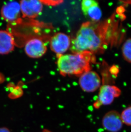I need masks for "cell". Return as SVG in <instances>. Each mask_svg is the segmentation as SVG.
Returning a JSON list of instances; mask_svg holds the SVG:
<instances>
[{
	"instance_id": "obj_9",
	"label": "cell",
	"mask_w": 131,
	"mask_h": 132,
	"mask_svg": "<svg viewBox=\"0 0 131 132\" xmlns=\"http://www.w3.org/2000/svg\"><path fill=\"white\" fill-rule=\"evenodd\" d=\"M21 10L24 17L35 18L39 15L43 10V3L37 0H24L21 1Z\"/></svg>"
},
{
	"instance_id": "obj_5",
	"label": "cell",
	"mask_w": 131,
	"mask_h": 132,
	"mask_svg": "<svg viewBox=\"0 0 131 132\" xmlns=\"http://www.w3.org/2000/svg\"><path fill=\"white\" fill-rule=\"evenodd\" d=\"M70 39L68 35L58 32L54 35L50 42L51 50L58 56L63 55L70 47Z\"/></svg>"
},
{
	"instance_id": "obj_1",
	"label": "cell",
	"mask_w": 131,
	"mask_h": 132,
	"mask_svg": "<svg viewBox=\"0 0 131 132\" xmlns=\"http://www.w3.org/2000/svg\"><path fill=\"white\" fill-rule=\"evenodd\" d=\"M109 26L107 22L83 23L71 42L70 48L73 54L85 51L92 54L103 51L108 45Z\"/></svg>"
},
{
	"instance_id": "obj_3",
	"label": "cell",
	"mask_w": 131,
	"mask_h": 132,
	"mask_svg": "<svg viewBox=\"0 0 131 132\" xmlns=\"http://www.w3.org/2000/svg\"><path fill=\"white\" fill-rule=\"evenodd\" d=\"M121 94L120 89L115 86L103 85L100 88L98 98L93 104L94 107L98 109L102 105L111 104L115 98L119 97Z\"/></svg>"
},
{
	"instance_id": "obj_4",
	"label": "cell",
	"mask_w": 131,
	"mask_h": 132,
	"mask_svg": "<svg viewBox=\"0 0 131 132\" xmlns=\"http://www.w3.org/2000/svg\"><path fill=\"white\" fill-rule=\"evenodd\" d=\"M79 84L85 92H93L100 87L101 79L96 72L89 71L80 75Z\"/></svg>"
},
{
	"instance_id": "obj_13",
	"label": "cell",
	"mask_w": 131,
	"mask_h": 132,
	"mask_svg": "<svg viewBox=\"0 0 131 132\" xmlns=\"http://www.w3.org/2000/svg\"><path fill=\"white\" fill-rule=\"evenodd\" d=\"M120 116L123 124L131 126V106L124 110L120 114Z\"/></svg>"
},
{
	"instance_id": "obj_7",
	"label": "cell",
	"mask_w": 131,
	"mask_h": 132,
	"mask_svg": "<svg viewBox=\"0 0 131 132\" xmlns=\"http://www.w3.org/2000/svg\"><path fill=\"white\" fill-rule=\"evenodd\" d=\"M24 49L25 53L30 57L39 58L46 53L47 47L41 39L33 38L27 42Z\"/></svg>"
},
{
	"instance_id": "obj_11",
	"label": "cell",
	"mask_w": 131,
	"mask_h": 132,
	"mask_svg": "<svg viewBox=\"0 0 131 132\" xmlns=\"http://www.w3.org/2000/svg\"><path fill=\"white\" fill-rule=\"evenodd\" d=\"M86 15H88L93 21H98L100 20L102 16L101 10L98 5H95L89 8Z\"/></svg>"
},
{
	"instance_id": "obj_8",
	"label": "cell",
	"mask_w": 131,
	"mask_h": 132,
	"mask_svg": "<svg viewBox=\"0 0 131 132\" xmlns=\"http://www.w3.org/2000/svg\"><path fill=\"white\" fill-rule=\"evenodd\" d=\"M21 12L20 3L17 1H11L4 4L1 9V16L8 22H15L20 17Z\"/></svg>"
},
{
	"instance_id": "obj_14",
	"label": "cell",
	"mask_w": 131,
	"mask_h": 132,
	"mask_svg": "<svg viewBox=\"0 0 131 132\" xmlns=\"http://www.w3.org/2000/svg\"><path fill=\"white\" fill-rule=\"evenodd\" d=\"M98 3L96 1L93 0H83L82 1V10L84 15H87L88 10L95 5H98Z\"/></svg>"
},
{
	"instance_id": "obj_15",
	"label": "cell",
	"mask_w": 131,
	"mask_h": 132,
	"mask_svg": "<svg viewBox=\"0 0 131 132\" xmlns=\"http://www.w3.org/2000/svg\"><path fill=\"white\" fill-rule=\"evenodd\" d=\"M0 132H11L9 129L5 127H0Z\"/></svg>"
},
{
	"instance_id": "obj_2",
	"label": "cell",
	"mask_w": 131,
	"mask_h": 132,
	"mask_svg": "<svg viewBox=\"0 0 131 132\" xmlns=\"http://www.w3.org/2000/svg\"><path fill=\"white\" fill-rule=\"evenodd\" d=\"M93 54L88 51L78 53L61 55L58 56L57 65L63 75H80L91 71Z\"/></svg>"
},
{
	"instance_id": "obj_6",
	"label": "cell",
	"mask_w": 131,
	"mask_h": 132,
	"mask_svg": "<svg viewBox=\"0 0 131 132\" xmlns=\"http://www.w3.org/2000/svg\"><path fill=\"white\" fill-rule=\"evenodd\" d=\"M102 123L104 129L110 132H118L123 125L120 114L116 110H111L105 114Z\"/></svg>"
},
{
	"instance_id": "obj_12",
	"label": "cell",
	"mask_w": 131,
	"mask_h": 132,
	"mask_svg": "<svg viewBox=\"0 0 131 132\" xmlns=\"http://www.w3.org/2000/svg\"><path fill=\"white\" fill-rule=\"evenodd\" d=\"M122 52L125 60L131 63V38L128 39L124 43L122 48Z\"/></svg>"
},
{
	"instance_id": "obj_16",
	"label": "cell",
	"mask_w": 131,
	"mask_h": 132,
	"mask_svg": "<svg viewBox=\"0 0 131 132\" xmlns=\"http://www.w3.org/2000/svg\"><path fill=\"white\" fill-rule=\"evenodd\" d=\"M52 132V131H50V130H48V129H43V130H42V132Z\"/></svg>"
},
{
	"instance_id": "obj_10",
	"label": "cell",
	"mask_w": 131,
	"mask_h": 132,
	"mask_svg": "<svg viewBox=\"0 0 131 132\" xmlns=\"http://www.w3.org/2000/svg\"><path fill=\"white\" fill-rule=\"evenodd\" d=\"M15 46V39L11 33L6 30H0V54H9L13 51Z\"/></svg>"
}]
</instances>
